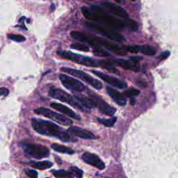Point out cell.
<instances>
[{"label": "cell", "mask_w": 178, "mask_h": 178, "mask_svg": "<svg viewBox=\"0 0 178 178\" xmlns=\"http://www.w3.org/2000/svg\"><path fill=\"white\" fill-rule=\"evenodd\" d=\"M51 147L55 150L56 152H61V153H64V154H74L75 151L72 149H71L70 147H66L62 145L58 144V143H53L51 146Z\"/></svg>", "instance_id": "obj_21"}, {"label": "cell", "mask_w": 178, "mask_h": 178, "mask_svg": "<svg viewBox=\"0 0 178 178\" xmlns=\"http://www.w3.org/2000/svg\"><path fill=\"white\" fill-rule=\"evenodd\" d=\"M9 89H7L6 88H0V96H4L6 97L9 95Z\"/></svg>", "instance_id": "obj_34"}, {"label": "cell", "mask_w": 178, "mask_h": 178, "mask_svg": "<svg viewBox=\"0 0 178 178\" xmlns=\"http://www.w3.org/2000/svg\"><path fill=\"white\" fill-rule=\"evenodd\" d=\"M50 106L52 108L56 109V110L58 111L59 112L65 114V115L69 116L73 119H75V120H77V121L81 120V117L79 116L78 114H77L75 112H74L72 110H71L70 109L67 107V106L61 105V104L53 102L51 104Z\"/></svg>", "instance_id": "obj_16"}, {"label": "cell", "mask_w": 178, "mask_h": 178, "mask_svg": "<svg viewBox=\"0 0 178 178\" xmlns=\"http://www.w3.org/2000/svg\"><path fill=\"white\" fill-rule=\"evenodd\" d=\"M130 102L132 105H134V103H135V100H134V99H132V100H130Z\"/></svg>", "instance_id": "obj_38"}, {"label": "cell", "mask_w": 178, "mask_h": 178, "mask_svg": "<svg viewBox=\"0 0 178 178\" xmlns=\"http://www.w3.org/2000/svg\"><path fill=\"white\" fill-rule=\"evenodd\" d=\"M22 148L28 156L35 159H41L47 157L50 155V151L46 147L40 144L26 143L22 144Z\"/></svg>", "instance_id": "obj_8"}, {"label": "cell", "mask_w": 178, "mask_h": 178, "mask_svg": "<svg viewBox=\"0 0 178 178\" xmlns=\"http://www.w3.org/2000/svg\"><path fill=\"white\" fill-rule=\"evenodd\" d=\"M47 178H48V177H47Z\"/></svg>", "instance_id": "obj_41"}, {"label": "cell", "mask_w": 178, "mask_h": 178, "mask_svg": "<svg viewBox=\"0 0 178 178\" xmlns=\"http://www.w3.org/2000/svg\"><path fill=\"white\" fill-rule=\"evenodd\" d=\"M93 52L95 56H98V57H107L109 56V53L108 52H106V50L102 49L101 47L94 48Z\"/></svg>", "instance_id": "obj_30"}, {"label": "cell", "mask_w": 178, "mask_h": 178, "mask_svg": "<svg viewBox=\"0 0 178 178\" xmlns=\"http://www.w3.org/2000/svg\"><path fill=\"white\" fill-rule=\"evenodd\" d=\"M99 44H100V47L103 46L104 47H105L106 49H107L108 50L111 51V52L114 53L118 56H124L127 54L128 53V51L126 50V47H121L118 45L113 44L112 43L108 42L105 40H102L101 39H98Z\"/></svg>", "instance_id": "obj_14"}, {"label": "cell", "mask_w": 178, "mask_h": 178, "mask_svg": "<svg viewBox=\"0 0 178 178\" xmlns=\"http://www.w3.org/2000/svg\"><path fill=\"white\" fill-rule=\"evenodd\" d=\"M98 65L100 66L101 68H104L106 70L109 71V72L112 73H118V70L116 69L114 63L113 61H106V60H100L98 61Z\"/></svg>", "instance_id": "obj_20"}, {"label": "cell", "mask_w": 178, "mask_h": 178, "mask_svg": "<svg viewBox=\"0 0 178 178\" xmlns=\"http://www.w3.org/2000/svg\"><path fill=\"white\" fill-rule=\"evenodd\" d=\"M86 25L92 31L102 35L108 39L115 40L116 42H123L125 40L123 35L119 34L111 28L102 26L94 22H86Z\"/></svg>", "instance_id": "obj_4"}, {"label": "cell", "mask_w": 178, "mask_h": 178, "mask_svg": "<svg viewBox=\"0 0 178 178\" xmlns=\"http://www.w3.org/2000/svg\"><path fill=\"white\" fill-rule=\"evenodd\" d=\"M102 5L109 12L111 13L113 16L121 17V18L128 19L129 16L128 13H127L125 10L122 8L121 6H118V5L111 3V2H103Z\"/></svg>", "instance_id": "obj_13"}, {"label": "cell", "mask_w": 178, "mask_h": 178, "mask_svg": "<svg viewBox=\"0 0 178 178\" xmlns=\"http://www.w3.org/2000/svg\"><path fill=\"white\" fill-rule=\"evenodd\" d=\"M130 59L134 63H139L140 61L142 59V57H132Z\"/></svg>", "instance_id": "obj_36"}, {"label": "cell", "mask_w": 178, "mask_h": 178, "mask_svg": "<svg viewBox=\"0 0 178 178\" xmlns=\"http://www.w3.org/2000/svg\"><path fill=\"white\" fill-rule=\"evenodd\" d=\"M88 97L93 101L94 105L98 107L99 111L102 113L109 116H113L116 112V108L113 107L112 106L109 105V104L105 102L103 99H102L100 96H98L93 93H89Z\"/></svg>", "instance_id": "obj_9"}, {"label": "cell", "mask_w": 178, "mask_h": 178, "mask_svg": "<svg viewBox=\"0 0 178 178\" xmlns=\"http://www.w3.org/2000/svg\"><path fill=\"white\" fill-rule=\"evenodd\" d=\"M32 128L34 130L41 135L54 136L63 142L75 141L71 138L68 132L52 122L44 121L42 119L33 118L32 121Z\"/></svg>", "instance_id": "obj_2"}, {"label": "cell", "mask_w": 178, "mask_h": 178, "mask_svg": "<svg viewBox=\"0 0 178 178\" xmlns=\"http://www.w3.org/2000/svg\"><path fill=\"white\" fill-rule=\"evenodd\" d=\"M92 72L95 74V75H97L98 77L102 79L103 81H105V82L108 83L109 84L114 86V87L118 88H124L127 87V83L124 82V81L118 80L112 76L108 75L106 74H105L100 71H96V70H92Z\"/></svg>", "instance_id": "obj_11"}, {"label": "cell", "mask_w": 178, "mask_h": 178, "mask_svg": "<svg viewBox=\"0 0 178 178\" xmlns=\"http://www.w3.org/2000/svg\"><path fill=\"white\" fill-rule=\"evenodd\" d=\"M68 132L74 135L75 136L80 137V138L83 139H97L98 137L94 135L92 132H89L86 129H81L75 126H71L68 129Z\"/></svg>", "instance_id": "obj_15"}, {"label": "cell", "mask_w": 178, "mask_h": 178, "mask_svg": "<svg viewBox=\"0 0 178 178\" xmlns=\"http://www.w3.org/2000/svg\"><path fill=\"white\" fill-rule=\"evenodd\" d=\"M170 56V52L169 51H166V52H163L162 54L159 56V58L161 60H164L166 59V58Z\"/></svg>", "instance_id": "obj_35"}, {"label": "cell", "mask_w": 178, "mask_h": 178, "mask_svg": "<svg viewBox=\"0 0 178 178\" xmlns=\"http://www.w3.org/2000/svg\"><path fill=\"white\" fill-rule=\"evenodd\" d=\"M126 50L128 52L132 53V54H137L139 52V46L138 45H130L126 47Z\"/></svg>", "instance_id": "obj_33"}, {"label": "cell", "mask_w": 178, "mask_h": 178, "mask_svg": "<svg viewBox=\"0 0 178 178\" xmlns=\"http://www.w3.org/2000/svg\"><path fill=\"white\" fill-rule=\"evenodd\" d=\"M70 172L73 175L74 177L77 178H82L83 176V171L82 170L79 169L77 166H70Z\"/></svg>", "instance_id": "obj_29"}, {"label": "cell", "mask_w": 178, "mask_h": 178, "mask_svg": "<svg viewBox=\"0 0 178 178\" xmlns=\"http://www.w3.org/2000/svg\"><path fill=\"white\" fill-rule=\"evenodd\" d=\"M139 51L142 54L147 56H153L157 52V50L154 47L149 46V45H142V46H139Z\"/></svg>", "instance_id": "obj_24"}, {"label": "cell", "mask_w": 178, "mask_h": 178, "mask_svg": "<svg viewBox=\"0 0 178 178\" xmlns=\"http://www.w3.org/2000/svg\"><path fill=\"white\" fill-rule=\"evenodd\" d=\"M52 173L56 178H74L73 175L70 171H66L65 170H53Z\"/></svg>", "instance_id": "obj_23"}, {"label": "cell", "mask_w": 178, "mask_h": 178, "mask_svg": "<svg viewBox=\"0 0 178 178\" xmlns=\"http://www.w3.org/2000/svg\"><path fill=\"white\" fill-rule=\"evenodd\" d=\"M82 159L86 164L97 168L100 170H103L105 168V163L102 161L98 155L95 154L85 152L82 154Z\"/></svg>", "instance_id": "obj_12"}, {"label": "cell", "mask_w": 178, "mask_h": 178, "mask_svg": "<svg viewBox=\"0 0 178 178\" xmlns=\"http://www.w3.org/2000/svg\"><path fill=\"white\" fill-rule=\"evenodd\" d=\"M106 91L108 95L112 98V100L115 102L117 105L123 106L126 105L127 100L123 95H122L118 91H117L114 88H112L109 86L106 87Z\"/></svg>", "instance_id": "obj_18"}, {"label": "cell", "mask_w": 178, "mask_h": 178, "mask_svg": "<svg viewBox=\"0 0 178 178\" xmlns=\"http://www.w3.org/2000/svg\"><path fill=\"white\" fill-rule=\"evenodd\" d=\"M98 121L100 123L104 124V125L106 127H113L114 125V124L116 123V122L117 121L116 117H114L112 118H98Z\"/></svg>", "instance_id": "obj_25"}, {"label": "cell", "mask_w": 178, "mask_h": 178, "mask_svg": "<svg viewBox=\"0 0 178 178\" xmlns=\"http://www.w3.org/2000/svg\"><path fill=\"white\" fill-rule=\"evenodd\" d=\"M59 79L62 84L68 90L75 91V92H82L85 90V86L80 81L76 79L69 77L64 74H61Z\"/></svg>", "instance_id": "obj_10"}, {"label": "cell", "mask_w": 178, "mask_h": 178, "mask_svg": "<svg viewBox=\"0 0 178 178\" xmlns=\"http://www.w3.org/2000/svg\"><path fill=\"white\" fill-rule=\"evenodd\" d=\"M140 94V91L135 88H129L124 91L123 95L127 98H131L134 96H137Z\"/></svg>", "instance_id": "obj_31"}, {"label": "cell", "mask_w": 178, "mask_h": 178, "mask_svg": "<svg viewBox=\"0 0 178 178\" xmlns=\"http://www.w3.org/2000/svg\"><path fill=\"white\" fill-rule=\"evenodd\" d=\"M82 13L86 19L91 22H102L109 28L116 30H123L125 24L124 22L116 18L110 14L106 13L102 9L98 6H92L89 9L87 7L81 8Z\"/></svg>", "instance_id": "obj_1"}, {"label": "cell", "mask_w": 178, "mask_h": 178, "mask_svg": "<svg viewBox=\"0 0 178 178\" xmlns=\"http://www.w3.org/2000/svg\"><path fill=\"white\" fill-rule=\"evenodd\" d=\"M124 24H125V27H128L129 29L132 30L133 32H136L138 30L139 25L137 24V22L134 21L133 20H129L126 19V20H124Z\"/></svg>", "instance_id": "obj_26"}, {"label": "cell", "mask_w": 178, "mask_h": 178, "mask_svg": "<svg viewBox=\"0 0 178 178\" xmlns=\"http://www.w3.org/2000/svg\"><path fill=\"white\" fill-rule=\"evenodd\" d=\"M57 54L62 58L72 61L77 63L78 64L88 66V67H98L99 66L98 61L90 57H85V56L75 54V53L71 52H67V51L63 50L58 51Z\"/></svg>", "instance_id": "obj_5"}, {"label": "cell", "mask_w": 178, "mask_h": 178, "mask_svg": "<svg viewBox=\"0 0 178 178\" xmlns=\"http://www.w3.org/2000/svg\"><path fill=\"white\" fill-rule=\"evenodd\" d=\"M137 84L141 86V87H142V86H143V87H146V83L141 80L137 81Z\"/></svg>", "instance_id": "obj_37"}, {"label": "cell", "mask_w": 178, "mask_h": 178, "mask_svg": "<svg viewBox=\"0 0 178 178\" xmlns=\"http://www.w3.org/2000/svg\"><path fill=\"white\" fill-rule=\"evenodd\" d=\"M24 172L29 178H38V172L36 170L27 169L24 170Z\"/></svg>", "instance_id": "obj_32"}, {"label": "cell", "mask_w": 178, "mask_h": 178, "mask_svg": "<svg viewBox=\"0 0 178 178\" xmlns=\"http://www.w3.org/2000/svg\"><path fill=\"white\" fill-rule=\"evenodd\" d=\"M130 1H132V2H135L136 0H130Z\"/></svg>", "instance_id": "obj_40"}, {"label": "cell", "mask_w": 178, "mask_h": 178, "mask_svg": "<svg viewBox=\"0 0 178 178\" xmlns=\"http://www.w3.org/2000/svg\"><path fill=\"white\" fill-rule=\"evenodd\" d=\"M61 70L63 72L70 74V75L74 76V77L85 81V82L88 83L89 85L93 86L94 88L97 89V90H100V89L102 88V83L100 81H98V80H96V79L92 77L91 76L88 75V74L83 72V71L66 67L61 68Z\"/></svg>", "instance_id": "obj_6"}, {"label": "cell", "mask_w": 178, "mask_h": 178, "mask_svg": "<svg viewBox=\"0 0 178 178\" xmlns=\"http://www.w3.org/2000/svg\"><path fill=\"white\" fill-rule=\"evenodd\" d=\"M74 98L77 101L80 102L81 105L84 106L86 109H91L95 107L93 101L91 100V99L89 97H86L85 95H81V94H75Z\"/></svg>", "instance_id": "obj_19"}, {"label": "cell", "mask_w": 178, "mask_h": 178, "mask_svg": "<svg viewBox=\"0 0 178 178\" xmlns=\"http://www.w3.org/2000/svg\"><path fill=\"white\" fill-rule=\"evenodd\" d=\"M50 97L56 99L59 101H61L63 102H66L69 104L73 107L81 110L84 112H87L88 109H86L84 106L81 105V104L80 102L77 101L76 99L74 98V96L70 95V94L65 92L64 91L61 90L59 88H52L50 89L49 93H48Z\"/></svg>", "instance_id": "obj_3"}, {"label": "cell", "mask_w": 178, "mask_h": 178, "mask_svg": "<svg viewBox=\"0 0 178 178\" xmlns=\"http://www.w3.org/2000/svg\"><path fill=\"white\" fill-rule=\"evenodd\" d=\"M8 39L13 40L15 42H17V43H21V42H24L26 40V39L25 37L23 36L22 35H18V34H9L7 35Z\"/></svg>", "instance_id": "obj_28"}, {"label": "cell", "mask_w": 178, "mask_h": 178, "mask_svg": "<svg viewBox=\"0 0 178 178\" xmlns=\"http://www.w3.org/2000/svg\"><path fill=\"white\" fill-rule=\"evenodd\" d=\"M53 166V163L49 161H43L39 162H34L31 164V166L35 169L45 170L50 169Z\"/></svg>", "instance_id": "obj_22"}, {"label": "cell", "mask_w": 178, "mask_h": 178, "mask_svg": "<svg viewBox=\"0 0 178 178\" xmlns=\"http://www.w3.org/2000/svg\"><path fill=\"white\" fill-rule=\"evenodd\" d=\"M115 64L121 66V68L125 70H129L134 72H139L140 70V67L139 63H136L130 60L121 59V58H117L113 60V61Z\"/></svg>", "instance_id": "obj_17"}, {"label": "cell", "mask_w": 178, "mask_h": 178, "mask_svg": "<svg viewBox=\"0 0 178 178\" xmlns=\"http://www.w3.org/2000/svg\"><path fill=\"white\" fill-rule=\"evenodd\" d=\"M70 48L73 50L82 51V52H89L90 51V48H89L87 45L85 44H81V43H75V44H72L70 45Z\"/></svg>", "instance_id": "obj_27"}, {"label": "cell", "mask_w": 178, "mask_h": 178, "mask_svg": "<svg viewBox=\"0 0 178 178\" xmlns=\"http://www.w3.org/2000/svg\"><path fill=\"white\" fill-rule=\"evenodd\" d=\"M114 1H116V2H118V3H120L121 2V0H114Z\"/></svg>", "instance_id": "obj_39"}, {"label": "cell", "mask_w": 178, "mask_h": 178, "mask_svg": "<svg viewBox=\"0 0 178 178\" xmlns=\"http://www.w3.org/2000/svg\"><path fill=\"white\" fill-rule=\"evenodd\" d=\"M34 112L38 114V115L46 117V118L57 122V123L62 124V125L70 126L73 124L72 121L70 120V118H67L65 116L61 115V114L55 112V111L50 110L49 109L45 107H39L35 109L34 110Z\"/></svg>", "instance_id": "obj_7"}]
</instances>
